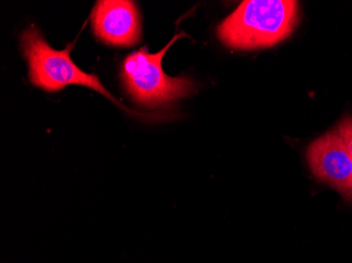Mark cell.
Here are the masks:
<instances>
[{"label":"cell","mask_w":352,"mask_h":263,"mask_svg":"<svg viewBox=\"0 0 352 263\" xmlns=\"http://www.w3.org/2000/svg\"><path fill=\"white\" fill-rule=\"evenodd\" d=\"M300 5L294 0H246L217 27L219 41L235 50L278 45L294 33Z\"/></svg>","instance_id":"6da1fadb"},{"label":"cell","mask_w":352,"mask_h":263,"mask_svg":"<svg viewBox=\"0 0 352 263\" xmlns=\"http://www.w3.org/2000/svg\"><path fill=\"white\" fill-rule=\"evenodd\" d=\"M93 31L100 41L116 47L140 43L142 21L138 5L129 0H100L92 16Z\"/></svg>","instance_id":"5b68a950"},{"label":"cell","mask_w":352,"mask_h":263,"mask_svg":"<svg viewBox=\"0 0 352 263\" xmlns=\"http://www.w3.org/2000/svg\"><path fill=\"white\" fill-rule=\"evenodd\" d=\"M337 130L341 134L348 151L352 157V117L350 115H347L345 117L342 118L341 122L338 124Z\"/></svg>","instance_id":"8992f818"},{"label":"cell","mask_w":352,"mask_h":263,"mask_svg":"<svg viewBox=\"0 0 352 263\" xmlns=\"http://www.w3.org/2000/svg\"><path fill=\"white\" fill-rule=\"evenodd\" d=\"M307 161L318 179L352 201V157L337 128L314 140L307 150Z\"/></svg>","instance_id":"277c9868"},{"label":"cell","mask_w":352,"mask_h":263,"mask_svg":"<svg viewBox=\"0 0 352 263\" xmlns=\"http://www.w3.org/2000/svg\"><path fill=\"white\" fill-rule=\"evenodd\" d=\"M185 35H175L160 52L152 54L142 47L124 59L122 78L134 102L153 108L188 96L195 90L193 81L187 77L168 76L162 67L171 45Z\"/></svg>","instance_id":"3957f363"},{"label":"cell","mask_w":352,"mask_h":263,"mask_svg":"<svg viewBox=\"0 0 352 263\" xmlns=\"http://www.w3.org/2000/svg\"><path fill=\"white\" fill-rule=\"evenodd\" d=\"M73 43L63 51L54 50L34 25L28 27L21 36V47L28 60L30 80L47 92H57L70 84L87 87L116 102L96 75L79 69L71 59Z\"/></svg>","instance_id":"7a4b0ae2"}]
</instances>
